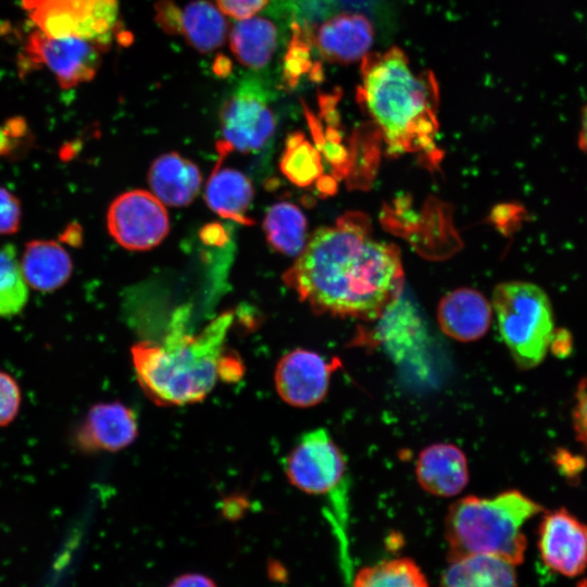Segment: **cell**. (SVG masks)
<instances>
[{"mask_svg": "<svg viewBox=\"0 0 587 587\" xmlns=\"http://www.w3.org/2000/svg\"><path fill=\"white\" fill-rule=\"evenodd\" d=\"M284 279L316 312L372 320L401 295L403 272L395 246L340 220L314 233Z\"/></svg>", "mask_w": 587, "mask_h": 587, "instance_id": "1", "label": "cell"}, {"mask_svg": "<svg viewBox=\"0 0 587 587\" xmlns=\"http://www.w3.org/2000/svg\"><path fill=\"white\" fill-rule=\"evenodd\" d=\"M184 314L174 316L161 341H139L130 349L138 383L159 405L199 402L218 379L236 380L242 374L241 363L224 350L232 314H222L198 334L186 332Z\"/></svg>", "mask_w": 587, "mask_h": 587, "instance_id": "2", "label": "cell"}, {"mask_svg": "<svg viewBox=\"0 0 587 587\" xmlns=\"http://www.w3.org/2000/svg\"><path fill=\"white\" fill-rule=\"evenodd\" d=\"M358 102L383 130L391 152L429 150L437 132L438 87L392 47L369 52L360 65Z\"/></svg>", "mask_w": 587, "mask_h": 587, "instance_id": "3", "label": "cell"}, {"mask_svg": "<svg viewBox=\"0 0 587 587\" xmlns=\"http://www.w3.org/2000/svg\"><path fill=\"white\" fill-rule=\"evenodd\" d=\"M541 507L516 490L492 498L464 497L449 509L445 537L449 561L485 554L521 564L526 549L522 528Z\"/></svg>", "mask_w": 587, "mask_h": 587, "instance_id": "4", "label": "cell"}, {"mask_svg": "<svg viewBox=\"0 0 587 587\" xmlns=\"http://www.w3.org/2000/svg\"><path fill=\"white\" fill-rule=\"evenodd\" d=\"M492 307L515 363L522 369L537 366L554 335L552 308L545 290L529 282H505L495 288Z\"/></svg>", "mask_w": 587, "mask_h": 587, "instance_id": "5", "label": "cell"}, {"mask_svg": "<svg viewBox=\"0 0 587 587\" xmlns=\"http://www.w3.org/2000/svg\"><path fill=\"white\" fill-rule=\"evenodd\" d=\"M22 7L43 34L85 39L102 51L117 24L118 0H22Z\"/></svg>", "mask_w": 587, "mask_h": 587, "instance_id": "6", "label": "cell"}, {"mask_svg": "<svg viewBox=\"0 0 587 587\" xmlns=\"http://www.w3.org/2000/svg\"><path fill=\"white\" fill-rule=\"evenodd\" d=\"M223 140L217 151L223 158L230 150L255 152L272 138L276 118L270 92L260 78L250 76L239 82L220 111Z\"/></svg>", "mask_w": 587, "mask_h": 587, "instance_id": "7", "label": "cell"}, {"mask_svg": "<svg viewBox=\"0 0 587 587\" xmlns=\"http://www.w3.org/2000/svg\"><path fill=\"white\" fill-rule=\"evenodd\" d=\"M284 469L288 480L307 494L346 495V461L324 428L303 434L287 455Z\"/></svg>", "mask_w": 587, "mask_h": 587, "instance_id": "8", "label": "cell"}, {"mask_svg": "<svg viewBox=\"0 0 587 587\" xmlns=\"http://www.w3.org/2000/svg\"><path fill=\"white\" fill-rule=\"evenodd\" d=\"M107 227L123 248L145 251L166 237L170 221L163 202L153 193L132 190L112 201L107 213Z\"/></svg>", "mask_w": 587, "mask_h": 587, "instance_id": "9", "label": "cell"}, {"mask_svg": "<svg viewBox=\"0 0 587 587\" xmlns=\"http://www.w3.org/2000/svg\"><path fill=\"white\" fill-rule=\"evenodd\" d=\"M100 51L95 43L76 37H51L40 30L26 41V59L42 64L63 89L91 80L100 66Z\"/></svg>", "mask_w": 587, "mask_h": 587, "instance_id": "10", "label": "cell"}, {"mask_svg": "<svg viewBox=\"0 0 587 587\" xmlns=\"http://www.w3.org/2000/svg\"><path fill=\"white\" fill-rule=\"evenodd\" d=\"M336 367V362L315 351L294 349L283 355L275 367L276 391L291 407H313L325 398Z\"/></svg>", "mask_w": 587, "mask_h": 587, "instance_id": "11", "label": "cell"}, {"mask_svg": "<svg viewBox=\"0 0 587 587\" xmlns=\"http://www.w3.org/2000/svg\"><path fill=\"white\" fill-rule=\"evenodd\" d=\"M539 551L553 571L579 575L587 567V526L564 509L546 514L539 527Z\"/></svg>", "mask_w": 587, "mask_h": 587, "instance_id": "12", "label": "cell"}, {"mask_svg": "<svg viewBox=\"0 0 587 587\" xmlns=\"http://www.w3.org/2000/svg\"><path fill=\"white\" fill-rule=\"evenodd\" d=\"M138 436L136 413L120 401L92 405L76 434V444L87 452L120 451Z\"/></svg>", "mask_w": 587, "mask_h": 587, "instance_id": "13", "label": "cell"}, {"mask_svg": "<svg viewBox=\"0 0 587 587\" xmlns=\"http://www.w3.org/2000/svg\"><path fill=\"white\" fill-rule=\"evenodd\" d=\"M312 39L323 59L348 64L361 61L370 52L374 30L364 15L341 13L323 22Z\"/></svg>", "mask_w": 587, "mask_h": 587, "instance_id": "14", "label": "cell"}, {"mask_svg": "<svg viewBox=\"0 0 587 587\" xmlns=\"http://www.w3.org/2000/svg\"><path fill=\"white\" fill-rule=\"evenodd\" d=\"M491 313L490 303L480 292L472 288H459L441 299L437 319L447 336L459 341H473L488 330Z\"/></svg>", "mask_w": 587, "mask_h": 587, "instance_id": "15", "label": "cell"}, {"mask_svg": "<svg viewBox=\"0 0 587 587\" xmlns=\"http://www.w3.org/2000/svg\"><path fill=\"white\" fill-rule=\"evenodd\" d=\"M415 472L419 484L429 494L439 497L460 494L469 482L466 458L452 444H435L422 450Z\"/></svg>", "mask_w": 587, "mask_h": 587, "instance_id": "16", "label": "cell"}, {"mask_svg": "<svg viewBox=\"0 0 587 587\" xmlns=\"http://www.w3.org/2000/svg\"><path fill=\"white\" fill-rule=\"evenodd\" d=\"M148 180L153 195L163 203L184 207L197 197L202 178L195 163L171 152L154 160Z\"/></svg>", "mask_w": 587, "mask_h": 587, "instance_id": "17", "label": "cell"}, {"mask_svg": "<svg viewBox=\"0 0 587 587\" xmlns=\"http://www.w3.org/2000/svg\"><path fill=\"white\" fill-rule=\"evenodd\" d=\"M20 263L28 286L45 292L62 287L73 270L72 259L64 247L47 239L27 242Z\"/></svg>", "mask_w": 587, "mask_h": 587, "instance_id": "18", "label": "cell"}, {"mask_svg": "<svg viewBox=\"0 0 587 587\" xmlns=\"http://www.w3.org/2000/svg\"><path fill=\"white\" fill-rule=\"evenodd\" d=\"M514 565L485 554L450 561L445 570L441 587H516Z\"/></svg>", "mask_w": 587, "mask_h": 587, "instance_id": "19", "label": "cell"}, {"mask_svg": "<svg viewBox=\"0 0 587 587\" xmlns=\"http://www.w3.org/2000/svg\"><path fill=\"white\" fill-rule=\"evenodd\" d=\"M278 46L275 24L265 17H249L236 22L229 30V47L245 66L261 70L272 60Z\"/></svg>", "mask_w": 587, "mask_h": 587, "instance_id": "20", "label": "cell"}, {"mask_svg": "<svg viewBox=\"0 0 587 587\" xmlns=\"http://www.w3.org/2000/svg\"><path fill=\"white\" fill-rule=\"evenodd\" d=\"M253 197L250 180L233 168L213 171L205 189V200L210 209L222 217L242 224H251L246 212Z\"/></svg>", "mask_w": 587, "mask_h": 587, "instance_id": "21", "label": "cell"}, {"mask_svg": "<svg viewBox=\"0 0 587 587\" xmlns=\"http://www.w3.org/2000/svg\"><path fill=\"white\" fill-rule=\"evenodd\" d=\"M228 33V24L220 9L207 0H195L180 11L179 35L202 53L220 48Z\"/></svg>", "mask_w": 587, "mask_h": 587, "instance_id": "22", "label": "cell"}, {"mask_svg": "<svg viewBox=\"0 0 587 587\" xmlns=\"http://www.w3.org/2000/svg\"><path fill=\"white\" fill-rule=\"evenodd\" d=\"M263 229L271 246L286 255H299L305 246V216L290 202L272 205L265 214Z\"/></svg>", "mask_w": 587, "mask_h": 587, "instance_id": "23", "label": "cell"}, {"mask_svg": "<svg viewBox=\"0 0 587 587\" xmlns=\"http://www.w3.org/2000/svg\"><path fill=\"white\" fill-rule=\"evenodd\" d=\"M352 587H429L420 566L409 558H396L362 567Z\"/></svg>", "mask_w": 587, "mask_h": 587, "instance_id": "24", "label": "cell"}, {"mask_svg": "<svg viewBox=\"0 0 587 587\" xmlns=\"http://www.w3.org/2000/svg\"><path fill=\"white\" fill-rule=\"evenodd\" d=\"M29 286L13 245L0 248V317L18 314L26 305Z\"/></svg>", "mask_w": 587, "mask_h": 587, "instance_id": "25", "label": "cell"}, {"mask_svg": "<svg viewBox=\"0 0 587 587\" xmlns=\"http://www.w3.org/2000/svg\"><path fill=\"white\" fill-rule=\"evenodd\" d=\"M280 168L292 183L308 186L322 172L320 153L301 134L296 133L287 141Z\"/></svg>", "mask_w": 587, "mask_h": 587, "instance_id": "26", "label": "cell"}, {"mask_svg": "<svg viewBox=\"0 0 587 587\" xmlns=\"http://www.w3.org/2000/svg\"><path fill=\"white\" fill-rule=\"evenodd\" d=\"M21 400L17 382L10 374L0 371V426H5L15 419Z\"/></svg>", "mask_w": 587, "mask_h": 587, "instance_id": "27", "label": "cell"}, {"mask_svg": "<svg viewBox=\"0 0 587 587\" xmlns=\"http://www.w3.org/2000/svg\"><path fill=\"white\" fill-rule=\"evenodd\" d=\"M22 209L18 199L8 189L0 187V236L18 230Z\"/></svg>", "mask_w": 587, "mask_h": 587, "instance_id": "28", "label": "cell"}, {"mask_svg": "<svg viewBox=\"0 0 587 587\" xmlns=\"http://www.w3.org/2000/svg\"><path fill=\"white\" fill-rule=\"evenodd\" d=\"M268 0H215L223 14L237 20L253 16L262 10Z\"/></svg>", "mask_w": 587, "mask_h": 587, "instance_id": "29", "label": "cell"}, {"mask_svg": "<svg viewBox=\"0 0 587 587\" xmlns=\"http://www.w3.org/2000/svg\"><path fill=\"white\" fill-rule=\"evenodd\" d=\"M154 10L158 25L170 35H179L182 8L172 0H160Z\"/></svg>", "mask_w": 587, "mask_h": 587, "instance_id": "30", "label": "cell"}, {"mask_svg": "<svg viewBox=\"0 0 587 587\" xmlns=\"http://www.w3.org/2000/svg\"><path fill=\"white\" fill-rule=\"evenodd\" d=\"M574 408V428L577 438L587 447V383L580 385Z\"/></svg>", "mask_w": 587, "mask_h": 587, "instance_id": "31", "label": "cell"}, {"mask_svg": "<svg viewBox=\"0 0 587 587\" xmlns=\"http://www.w3.org/2000/svg\"><path fill=\"white\" fill-rule=\"evenodd\" d=\"M167 587H217V585L205 574L185 573L175 577Z\"/></svg>", "mask_w": 587, "mask_h": 587, "instance_id": "32", "label": "cell"}, {"mask_svg": "<svg viewBox=\"0 0 587 587\" xmlns=\"http://www.w3.org/2000/svg\"><path fill=\"white\" fill-rule=\"evenodd\" d=\"M578 145L583 152L587 155V101L580 112Z\"/></svg>", "mask_w": 587, "mask_h": 587, "instance_id": "33", "label": "cell"}, {"mask_svg": "<svg viewBox=\"0 0 587 587\" xmlns=\"http://www.w3.org/2000/svg\"><path fill=\"white\" fill-rule=\"evenodd\" d=\"M205 230L207 233L202 234V238L209 243L210 242L217 243L220 242V239L225 240V233L222 229V227H220L218 225L210 226Z\"/></svg>", "mask_w": 587, "mask_h": 587, "instance_id": "34", "label": "cell"}]
</instances>
